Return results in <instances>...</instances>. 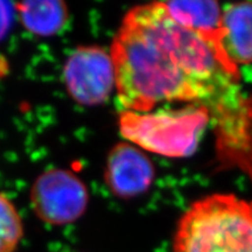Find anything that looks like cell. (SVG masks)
<instances>
[{
  "instance_id": "6da1fadb",
  "label": "cell",
  "mask_w": 252,
  "mask_h": 252,
  "mask_svg": "<svg viewBox=\"0 0 252 252\" xmlns=\"http://www.w3.org/2000/svg\"><path fill=\"white\" fill-rule=\"evenodd\" d=\"M110 55L123 111L145 113L160 103L184 102L204 106L228 131L236 123L250 125L238 68L212 41L174 23L163 2L131 8Z\"/></svg>"
},
{
  "instance_id": "7a4b0ae2",
  "label": "cell",
  "mask_w": 252,
  "mask_h": 252,
  "mask_svg": "<svg viewBox=\"0 0 252 252\" xmlns=\"http://www.w3.org/2000/svg\"><path fill=\"white\" fill-rule=\"evenodd\" d=\"M172 252H252V201L235 194L197 200L179 220Z\"/></svg>"
},
{
  "instance_id": "3957f363",
  "label": "cell",
  "mask_w": 252,
  "mask_h": 252,
  "mask_svg": "<svg viewBox=\"0 0 252 252\" xmlns=\"http://www.w3.org/2000/svg\"><path fill=\"white\" fill-rule=\"evenodd\" d=\"M210 113L204 106L189 104L180 110L157 112L123 111L119 130L134 146L171 158H185L196 150Z\"/></svg>"
},
{
  "instance_id": "277c9868",
  "label": "cell",
  "mask_w": 252,
  "mask_h": 252,
  "mask_svg": "<svg viewBox=\"0 0 252 252\" xmlns=\"http://www.w3.org/2000/svg\"><path fill=\"white\" fill-rule=\"evenodd\" d=\"M90 195L84 181L70 169L53 167L36 176L30 189L34 215L45 224L64 226L84 215Z\"/></svg>"
},
{
  "instance_id": "5b68a950",
  "label": "cell",
  "mask_w": 252,
  "mask_h": 252,
  "mask_svg": "<svg viewBox=\"0 0 252 252\" xmlns=\"http://www.w3.org/2000/svg\"><path fill=\"white\" fill-rule=\"evenodd\" d=\"M62 80L74 102L83 106L100 105L116 86L111 55L99 46L77 47L63 64Z\"/></svg>"
},
{
  "instance_id": "8992f818",
  "label": "cell",
  "mask_w": 252,
  "mask_h": 252,
  "mask_svg": "<svg viewBox=\"0 0 252 252\" xmlns=\"http://www.w3.org/2000/svg\"><path fill=\"white\" fill-rule=\"evenodd\" d=\"M156 178L153 162L139 147L119 143L106 159L104 181L119 198H133L149 190Z\"/></svg>"
},
{
  "instance_id": "52a82bcc",
  "label": "cell",
  "mask_w": 252,
  "mask_h": 252,
  "mask_svg": "<svg viewBox=\"0 0 252 252\" xmlns=\"http://www.w3.org/2000/svg\"><path fill=\"white\" fill-rule=\"evenodd\" d=\"M219 45L229 63H252V2H235L222 9Z\"/></svg>"
},
{
  "instance_id": "ba28073f",
  "label": "cell",
  "mask_w": 252,
  "mask_h": 252,
  "mask_svg": "<svg viewBox=\"0 0 252 252\" xmlns=\"http://www.w3.org/2000/svg\"><path fill=\"white\" fill-rule=\"evenodd\" d=\"M14 11L24 30L37 37H52L64 30L69 9L61 0L14 2Z\"/></svg>"
},
{
  "instance_id": "9c48e42d",
  "label": "cell",
  "mask_w": 252,
  "mask_h": 252,
  "mask_svg": "<svg viewBox=\"0 0 252 252\" xmlns=\"http://www.w3.org/2000/svg\"><path fill=\"white\" fill-rule=\"evenodd\" d=\"M167 14L174 23L193 31L220 47L222 8L216 1H166Z\"/></svg>"
},
{
  "instance_id": "30bf717a",
  "label": "cell",
  "mask_w": 252,
  "mask_h": 252,
  "mask_svg": "<svg viewBox=\"0 0 252 252\" xmlns=\"http://www.w3.org/2000/svg\"><path fill=\"white\" fill-rule=\"evenodd\" d=\"M25 235L24 220L7 194L0 191V252H15Z\"/></svg>"
},
{
  "instance_id": "8fae6325",
  "label": "cell",
  "mask_w": 252,
  "mask_h": 252,
  "mask_svg": "<svg viewBox=\"0 0 252 252\" xmlns=\"http://www.w3.org/2000/svg\"><path fill=\"white\" fill-rule=\"evenodd\" d=\"M15 17L14 4L0 1V41L7 35Z\"/></svg>"
}]
</instances>
